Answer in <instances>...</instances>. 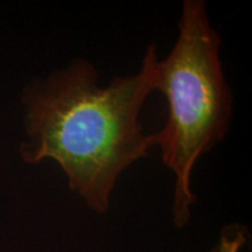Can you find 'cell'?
<instances>
[{
  "label": "cell",
  "mask_w": 252,
  "mask_h": 252,
  "mask_svg": "<svg viewBox=\"0 0 252 252\" xmlns=\"http://www.w3.org/2000/svg\"><path fill=\"white\" fill-rule=\"evenodd\" d=\"M157 47L149 46L140 70L98 84V71L87 60L37 81L25 93L30 141L21 146L25 161L53 159L68 186L98 213L123 172L156 145L139 122L144 103L157 90Z\"/></svg>",
  "instance_id": "cell-1"
},
{
  "label": "cell",
  "mask_w": 252,
  "mask_h": 252,
  "mask_svg": "<svg viewBox=\"0 0 252 252\" xmlns=\"http://www.w3.org/2000/svg\"><path fill=\"white\" fill-rule=\"evenodd\" d=\"M172 52L157 62V90L165 94L168 118L154 133L165 165L175 174L173 215L178 226L195 202L191 173L197 159L228 133L232 94L220 58V39L210 26L206 2L186 0Z\"/></svg>",
  "instance_id": "cell-2"
},
{
  "label": "cell",
  "mask_w": 252,
  "mask_h": 252,
  "mask_svg": "<svg viewBox=\"0 0 252 252\" xmlns=\"http://www.w3.org/2000/svg\"><path fill=\"white\" fill-rule=\"evenodd\" d=\"M245 243V236L242 230H235L232 235H223L215 252H238Z\"/></svg>",
  "instance_id": "cell-3"
}]
</instances>
